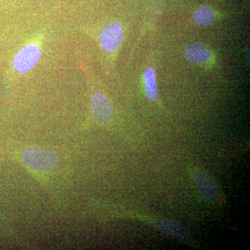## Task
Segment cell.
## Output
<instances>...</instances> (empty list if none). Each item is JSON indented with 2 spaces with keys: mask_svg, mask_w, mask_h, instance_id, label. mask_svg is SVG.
Instances as JSON below:
<instances>
[{
  "mask_svg": "<svg viewBox=\"0 0 250 250\" xmlns=\"http://www.w3.org/2000/svg\"><path fill=\"white\" fill-rule=\"evenodd\" d=\"M195 183L202 195L212 202L220 203L223 201V194L215 179L204 171H197L195 174Z\"/></svg>",
  "mask_w": 250,
  "mask_h": 250,
  "instance_id": "obj_4",
  "label": "cell"
},
{
  "mask_svg": "<svg viewBox=\"0 0 250 250\" xmlns=\"http://www.w3.org/2000/svg\"><path fill=\"white\" fill-rule=\"evenodd\" d=\"M41 41L29 42L20 49L13 60V67L20 74H25L32 70L41 57Z\"/></svg>",
  "mask_w": 250,
  "mask_h": 250,
  "instance_id": "obj_2",
  "label": "cell"
},
{
  "mask_svg": "<svg viewBox=\"0 0 250 250\" xmlns=\"http://www.w3.org/2000/svg\"><path fill=\"white\" fill-rule=\"evenodd\" d=\"M184 56L188 62L198 65H205L211 60V51L201 43H192L184 49Z\"/></svg>",
  "mask_w": 250,
  "mask_h": 250,
  "instance_id": "obj_6",
  "label": "cell"
},
{
  "mask_svg": "<svg viewBox=\"0 0 250 250\" xmlns=\"http://www.w3.org/2000/svg\"><path fill=\"white\" fill-rule=\"evenodd\" d=\"M90 111L96 121L106 123L113 116V108L108 99L103 94L96 93L92 97Z\"/></svg>",
  "mask_w": 250,
  "mask_h": 250,
  "instance_id": "obj_5",
  "label": "cell"
},
{
  "mask_svg": "<svg viewBox=\"0 0 250 250\" xmlns=\"http://www.w3.org/2000/svg\"><path fill=\"white\" fill-rule=\"evenodd\" d=\"M24 164L36 170H48L53 168L59 163L57 152L43 147H30L22 154Z\"/></svg>",
  "mask_w": 250,
  "mask_h": 250,
  "instance_id": "obj_1",
  "label": "cell"
},
{
  "mask_svg": "<svg viewBox=\"0 0 250 250\" xmlns=\"http://www.w3.org/2000/svg\"><path fill=\"white\" fill-rule=\"evenodd\" d=\"M144 82L146 96L151 101H156L158 99V90L156 73L154 69L149 67L145 72Z\"/></svg>",
  "mask_w": 250,
  "mask_h": 250,
  "instance_id": "obj_8",
  "label": "cell"
},
{
  "mask_svg": "<svg viewBox=\"0 0 250 250\" xmlns=\"http://www.w3.org/2000/svg\"><path fill=\"white\" fill-rule=\"evenodd\" d=\"M123 39V27L121 23L114 22L105 25L100 32V41L104 50L116 52Z\"/></svg>",
  "mask_w": 250,
  "mask_h": 250,
  "instance_id": "obj_3",
  "label": "cell"
},
{
  "mask_svg": "<svg viewBox=\"0 0 250 250\" xmlns=\"http://www.w3.org/2000/svg\"><path fill=\"white\" fill-rule=\"evenodd\" d=\"M192 19L197 25L206 27L214 21V11L209 6H200L194 12Z\"/></svg>",
  "mask_w": 250,
  "mask_h": 250,
  "instance_id": "obj_9",
  "label": "cell"
},
{
  "mask_svg": "<svg viewBox=\"0 0 250 250\" xmlns=\"http://www.w3.org/2000/svg\"><path fill=\"white\" fill-rule=\"evenodd\" d=\"M156 225L161 231L168 236L174 237L184 243H192L190 233L179 224L170 220H165V219H159L156 222Z\"/></svg>",
  "mask_w": 250,
  "mask_h": 250,
  "instance_id": "obj_7",
  "label": "cell"
}]
</instances>
